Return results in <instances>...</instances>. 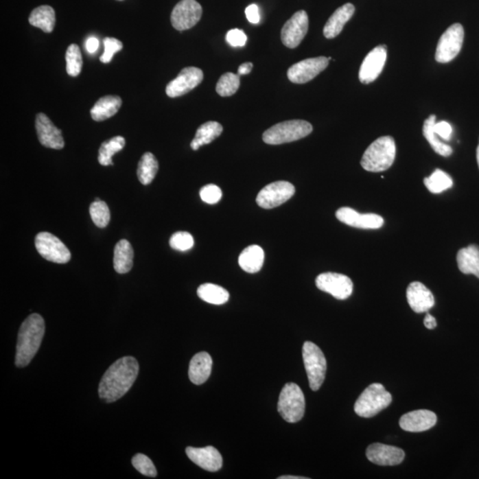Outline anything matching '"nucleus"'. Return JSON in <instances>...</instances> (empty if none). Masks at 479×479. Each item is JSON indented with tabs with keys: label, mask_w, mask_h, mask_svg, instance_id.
<instances>
[{
	"label": "nucleus",
	"mask_w": 479,
	"mask_h": 479,
	"mask_svg": "<svg viewBox=\"0 0 479 479\" xmlns=\"http://www.w3.org/2000/svg\"><path fill=\"white\" fill-rule=\"evenodd\" d=\"M336 217L340 222L360 229H378L384 226V218L377 214H360L353 209L342 207L336 211Z\"/></svg>",
	"instance_id": "17"
},
{
	"label": "nucleus",
	"mask_w": 479,
	"mask_h": 479,
	"mask_svg": "<svg viewBox=\"0 0 479 479\" xmlns=\"http://www.w3.org/2000/svg\"><path fill=\"white\" fill-rule=\"evenodd\" d=\"M90 215L93 223L100 229H104L110 221V211L105 202L95 201L90 206Z\"/></svg>",
	"instance_id": "38"
},
{
	"label": "nucleus",
	"mask_w": 479,
	"mask_h": 479,
	"mask_svg": "<svg viewBox=\"0 0 479 479\" xmlns=\"http://www.w3.org/2000/svg\"><path fill=\"white\" fill-rule=\"evenodd\" d=\"M424 326L428 329H434L436 327V320L432 315L427 314L423 320Z\"/></svg>",
	"instance_id": "48"
},
{
	"label": "nucleus",
	"mask_w": 479,
	"mask_h": 479,
	"mask_svg": "<svg viewBox=\"0 0 479 479\" xmlns=\"http://www.w3.org/2000/svg\"><path fill=\"white\" fill-rule=\"evenodd\" d=\"M124 145H126V139L121 136H117L103 142L99 150V163L103 166L113 165L112 156L122 150Z\"/></svg>",
	"instance_id": "34"
},
{
	"label": "nucleus",
	"mask_w": 479,
	"mask_h": 479,
	"mask_svg": "<svg viewBox=\"0 0 479 479\" xmlns=\"http://www.w3.org/2000/svg\"><path fill=\"white\" fill-rule=\"evenodd\" d=\"M312 132V124L307 121H285L266 130L263 135V141L268 145L290 143L306 137Z\"/></svg>",
	"instance_id": "5"
},
{
	"label": "nucleus",
	"mask_w": 479,
	"mask_h": 479,
	"mask_svg": "<svg viewBox=\"0 0 479 479\" xmlns=\"http://www.w3.org/2000/svg\"><path fill=\"white\" fill-rule=\"evenodd\" d=\"M66 71L71 77H78L83 67V59L80 47L78 45H69L66 51Z\"/></svg>",
	"instance_id": "37"
},
{
	"label": "nucleus",
	"mask_w": 479,
	"mask_h": 479,
	"mask_svg": "<svg viewBox=\"0 0 479 479\" xmlns=\"http://www.w3.org/2000/svg\"><path fill=\"white\" fill-rule=\"evenodd\" d=\"M202 15L201 5L196 0H181L172 10L171 22L174 29L183 32L196 25Z\"/></svg>",
	"instance_id": "12"
},
{
	"label": "nucleus",
	"mask_w": 479,
	"mask_h": 479,
	"mask_svg": "<svg viewBox=\"0 0 479 479\" xmlns=\"http://www.w3.org/2000/svg\"><path fill=\"white\" fill-rule=\"evenodd\" d=\"M309 19L307 13L301 10L293 14L286 23L284 24L281 32V41L285 47L291 48L298 47L303 39L307 34Z\"/></svg>",
	"instance_id": "14"
},
{
	"label": "nucleus",
	"mask_w": 479,
	"mask_h": 479,
	"mask_svg": "<svg viewBox=\"0 0 479 479\" xmlns=\"http://www.w3.org/2000/svg\"><path fill=\"white\" fill-rule=\"evenodd\" d=\"M86 48L88 53H95L99 48V40L95 36H91L88 38L86 43Z\"/></svg>",
	"instance_id": "46"
},
{
	"label": "nucleus",
	"mask_w": 479,
	"mask_h": 479,
	"mask_svg": "<svg viewBox=\"0 0 479 479\" xmlns=\"http://www.w3.org/2000/svg\"><path fill=\"white\" fill-rule=\"evenodd\" d=\"M307 478L304 477H296V476H281L279 477L278 479H306Z\"/></svg>",
	"instance_id": "49"
},
{
	"label": "nucleus",
	"mask_w": 479,
	"mask_h": 479,
	"mask_svg": "<svg viewBox=\"0 0 479 479\" xmlns=\"http://www.w3.org/2000/svg\"><path fill=\"white\" fill-rule=\"evenodd\" d=\"M253 63H251V62L242 63V65L241 66H240L238 68V75H242L250 74L251 71H253Z\"/></svg>",
	"instance_id": "47"
},
{
	"label": "nucleus",
	"mask_w": 479,
	"mask_h": 479,
	"mask_svg": "<svg viewBox=\"0 0 479 479\" xmlns=\"http://www.w3.org/2000/svg\"><path fill=\"white\" fill-rule=\"evenodd\" d=\"M436 415L432 411L415 410L402 415L399 420V426L408 432H423L433 428L436 425Z\"/></svg>",
	"instance_id": "21"
},
{
	"label": "nucleus",
	"mask_w": 479,
	"mask_h": 479,
	"mask_svg": "<svg viewBox=\"0 0 479 479\" xmlns=\"http://www.w3.org/2000/svg\"><path fill=\"white\" fill-rule=\"evenodd\" d=\"M222 132L223 127L220 123L210 121L202 124L196 131L195 139L191 142V148L198 150L202 145L210 144L215 139L220 137Z\"/></svg>",
	"instance_id": "29"
},
{
	"label": "nucleus",
	"mask_w": 479,
	"mask_h": 479,
	"mask_svg": "<svg viewBox=\"0 0 479 479\" xmlns=\"http://www.w3.org/2000/svg\"><path fill=\"white\" fill-rule=\"evenodd\" d=\"M248 22L253 24H257L260 22L259 8L256 4H251L245 9Z\"/></svg>",
	"instance_id": "45"
},
{
	"label": "nucleus",
	"mask_w": 479,
	"mask_h": 479,
	"mask_svg": "<svg viewBox=\"0 0 479 479\" xmlns=\"http://www.w3.org/2000/svg\"><path fill=\"white\" fill-rule=\"evenodd\" d=\"M35 245L38 253L48 261L66 264L71 260V251L59 238L50 233H39L36 236Z\"/></svg>",
	"instance_id": "9"
},
{
	"label": "nucleus",
	"mask_w": 479,
	"mask_h": 479,
	"mask_svg": "<svg viewBox=\"0 0 479 479\" xmlns=\"http://www.w3.org/2000/svg\"><path fill=\"white\" fill-rule=\"evenodd\" d=\"M247 36L244 30H230L226 36V40L233 47H242L247 43Z\"/></svg>",
	"instance_id": "43"
},
{
	"label": "nucleus",
	"mask_w": 479,
	"mask_h": 479,
	"mask_svg": "<svg viewBox=\"0 0 479 479\" xmlns=\"http://www.w3.org/2000/svg\"><path fill=\"white\" fill-rule=\"evenodd\" d=\"M132 465L142 475L147 477L156 478L157 471L152 460L147 456L142 454H137L132 460Z\"/></svg>",
	"instance_id": "39"
},
{
	"label": "nucleus",
	"mask_w": 479,
	"mask_h": 479,
	"mask_svg": "<svg viewBox=\"0 0 479 479\" xmlns=\"http://www.w3.org/2000/svg\"><path fill=\"white\" fill-rule=\"evenodd\" d=\"M240 84V75L233 73H225L218 81L216 91L221 97H229L237 92Z\"/></svg>",
	"instance_id": "36"
},
{
	"label": "nucleus",
	"mask_w": 479,
	"mask_h": 479,
	"mask_svg": "<svg viewBox=\"0 0 479 479\" xmlns=\"http://www.w3.org/2000/svg\"><path fill=\"white\" fill-rule=\"evenodd\" d=\"M305 399L301 388L298 384L288 383L284 385L278 401V412L288 423H298L304 417Z\"/></svg>",
	"instance_id": "6"
},
{
	"label": "nucleus",
	"mask_w": 479,
	"mask_h": 479,
	"mask_svg": "<svg viewBox=\"0 0 479 479\" xmlns=\"http://www.w3.org/2000/svg\"><path fill=\"white\" fill-rule=\"evenodd\" d=\"M303 360H304L309 385L314 392L319 390L325 380L327 360L319 347L310 341L303 345Z\"/></svg>",
	"instance_id": "7"
},
{
	"label": "nucleus",
	"mask_w": 479,
	"mask_h": 479,
	"mask_svg": "<svg viewBox=\"0 0 479 479\" xmlns=\"http://www.w3.org/2000/svg\"><path fill=\"white\" fill-rule=\"evenodd\" d=\"M212 359L208 353L202 351L196 354L191 360L189 375L193 384H205L211 374Z\"/></svg>",
	"instance_id": "24"
},
{
	"label": "nucleus",
	"mask_w": 479,
	"mask_h": 479,
	"mask_svg": "<svg viewBox=\"0 0 479 479\" xmlns=\"http://www.w3.org/2000/svg\"><path fill=\"white\" fill-rule=\"evenodd\" d=\"M424 185L430 193L441 194L453 187L452 178L441 170L436 169L430 177L424 178Z\"/></svg>",
	"instance_id": "35"
},
{
	"label": "nucleus",
	"mask_w": 479,
	"mask_h": 479,
	"mask_svg": "<svg viewBox=\"0 0 479 479\" xmlns=\"http://www.w3.org/2000/svg\"><path fill=\"white\" fill-rule=\"evenodd\" d=\"M329 62V60L324 56L303 60L290 67L288 71V78L294 84L307 83L325 71Z\"/></svg>",
	"instance_id": "13"
},
{
	"label": "nucleus",
	"mask_w": 479,
	"mask_h": 479,
	"mask_svg": "<svg viewBox=\"0 0 479 479\" xmlns=\"http://www.w3.org/2000/svg\"><path fill=\"white\" fill-rule=\"evenodd\" d=\"M139 363L135 358H121L109 366L99 385L100 398L111 403L128 393L139 374Z\"/></svg>",
	"instance_id": "1"
},
{
	"label": "nucleus",
	"mask_w": 479,
	"mask_h": 479,
	"mask_svg": "<svg viewBox=\"0 0 479 479\" xmlns=\"http://www.w3.org/2000/svg\"><path fill=\"white\" fill-rule=\"evenodd\" d=\"M36 130L39 141L44 147L54 150H62L65 148L62 131L54 126L47 115H36Z\"/></svg>",
	"instance_id": "18"
},
{
	"label": "nucleus",
	"mask_w": 479,
	"mask_h": 479,
	"mask_svg": "<svg viewBox=\"0 0 479 479\" xmlns=\"http://www.w3.org/2000/svg\"><path fill=\"white\" fill-rule=\"evenodd\" d=\"M477 161H478V168H479V144H478V148H477Z\"/></svg>",
	"instance_id": "50"
},
{
	"label": "nucleus",
	"mask_w": 479,
	"mask_h": 479,
	"mask_svg": "<svg viewBox=\"0 0 479 479\" xmlns=\"http://www.w3.org/2000/svg\"><path fill=\"white\" fill-rule=\"evenodd\" d=\"M434 131L439 138L443 139L445 141H450L452 135H453V128H452L451 124L445 121L435 123Z\"/></svg>",
	"instance_id": "44"
},
{
	"label": "nucleus",
	"mask_w": 479,
	"mask_h": 479,
	"mask_svg": "<svg viewBox=\"0 0 479 479\" xmlns=\"http://www.w3.org/2000/svg\"><path fill=\"white\" fill-rule=\"evenodd\" d=\"M186 453L194 463L205 471L215 472L222 468L223 458L220 452L211 445L202 448L189 447Z\"/></svg>",
	"instance_id": "20"
},
{
	"label": "nucleus",
	"mask_w": 479,
	"mask_h": 479,
	"mask_svg": "<svg viewBox=\"0 0 479 479\" xmlns=\"http://www.w3.org/2000/svg\"><path fill=\"white\" fill-rule=\"evenodd\" d=\"M409 306L417 314L428 312L435 305L434 296L428 288L419 281L409 284L407 289Z\"/></svg>",
	"instance_id": "22"
},
{
	"label": "nucleus",
	"mask_w": 479,
	"mask_h": 479,
	"mask_svg": "<svg viewBox=\"0 0 479 479\" xmlns=\"http://www.w3.org/2000/svg\"><path fill=\"white\" fill-rule=\"evenodd\" d=\"M436 123L435 115L430 116L428 119L424 121L423 133L424 138L429 142L430 147L433 148L436 154L442 156H450L453 154V150L450 145L443 143L439 139L438 135L434 131V124Z\"/></svg>",
	"instance_id": "31"
},
{
	"label": "nucleus",
	"mask_w": 479,
	"mask_h": 479,
	"mask_svg": "<svg viewBox=\"0 0 479 479\" xmlns=\"http://www.w3.org/2000/svg\"><path fill=\"white\" fill-rule=\"evenodd\" d=\"M366 458L375 465L396 466L405 459V452L399 447L381 443H375L366 448Z\"/></svg>",
	"instance_id": "19"
},
{
	"label": "nucleus",
	"mask_w": 479,
	"mask_h": 479,
	"mask_svg": "<svg viewBox=\"0 0 479 479\" xmlns=\"http://www.w3.org/2000/svg\"><path fill=\"white\" fill-rule=\"evenodd\" d=\"M122 106V100L119 96L107 95L102 97L91 109V116L97 122L108 119L116 115Z\"/></svg>",
	"instance_id": "26"
},
{
	"label": "nucleus",
	"mask_w": 479,
	"mask_h": 479,
	"mask_svg": "<svg viewBox=\"0 0 479 479\" xmlns=\"http://www.w3.org/2000/svg\"><path fill=\"white\" fill-rule=\"evenodd\" d=\"M103 44H104V54L100 58L103 63L110 62L114 54L123 49L122 42L117 38H106Z\"/></svg>",
	"instance_id": "41"
},
{
	"label": "nucleus",
	"mask_w": 479,
	"mask_h": 479,
	"mask_svg": "<svg viewBox=\"0 0 479 479\" xmlns=\"http://www.w3.org/2000/svg\"><path fill=\"white\" fill-rule=\"evenodd\" d=\"M457 265L465 274H473L479 279V246L471 244L458 251Z\"/></svg>",
	"instance_id": "25"
},
{
	"label": "nucleus",
	"mask_w": 479,
	"mask_h": 479,
	"mask_svg": "<svg viewBox=\"0 0 479 479\" xmlns=\"http://www.w3.org/2000/svg\"><path fill=\"white\" fill-rule=\"evenodd\" d=\"M133 250L127 240L118 242L114 251V268L118 274H126L133 265Z\"/></svg>",
	"instance_id": "28"
},
{
	"label": "nucleus",
	"mask_w": 479,
	"mask_h": 479,
	"mask_svg": "<svg viewBox=\"0 0 479 479\" xmlns=\"http://www.w3.org/2000/svg\"><path fill=\"white\" fill-rule=\"evenodd\" d=\"M395 157V141L390 136H384L377 139L366 148L360 165L368 172H384L392 167Z\"/></svg>",
	"instance_id": "3"
},
{
	"label": "nucleus",
	"mask_w": 479,
	"mask_h": 479,
	"mask_svg": "<svg viewBox=\"0 0 479 479\" xmlns=\"http://www.w3.org/2000/svg\"><path fill=\"white\" fill-rule=\"evenodd\" d=\"M197 295L209 304L220 305L226 304L229 299V291L216 284L205 283L197 290Z\"/></svg>",
	"instance_id": "32"
},
{
	"label": "nucleus",
	"mask_w": 479,
	"mask_h": 479,
	"mask_svg": "<svg viewBox=\"0 0 479 479\" xmlns=\"http://www.w3.org/2000/svg\"><path fill=\"white\" fill-rule=\"evenodd\" d=\"M387 59L386 45H379L369 51L360 66L359 78L363 84H371L383 71Z\"/></svg>",
	"instance_id": "16"
},
{
	"label": "nucleus",
	"mask_w": 479,
	"mask_h": 479,
	"mask_svg": "<svg viewBox=\"0 0 479 479\" xmlns=\"http://www.w3.org/2000/svg\"><path fill=\"white\" fill-rule=\"evenodd\" d=\"M465 30L462 24L454 23L443 33L436 47L435 59L439 63L450 62L462 49Z\"/></svg>",
	"instance_id": "8"
},
{
	"label": "nucleus",
	"mask_w": 479,
	"mask_h": 479,
	"mask_svg": "<svg viewBox=\"0 0 479 479\" xmlns=\"http://www.w3.org/2000/svg\"><path fill=\"white\" fill-rule=\"evenodd\" d=\"M159 167L156 156L152 153H145L139 160L137 170L138 178L141 183L150 184L156 177Z\"/></svg>",
	"instance_id": "33"
},
{
	"label": "nucleus",
	"mask_w": 479,
	"mask_h": 479,
	"mask_svg": "<svg viewBox=\"0 0 479 479\" xmlns=\"http://www.w3.org/2000/svg\"><path fill=\"white\" fill-rule=\"evenodd\" d=\"M119 1H122V0H119Z\"/></svg>",
	"instance_id": "51"
},
{
	"label": "nucleus",
	"mask_w": 479,
	"mask_h": 479,
	"mask_svg": "<svg viewBox=\"0 0 479 479\" xmlns=\"http://www.w3.org/2000/svg\"><path fill=\"white\" fill-rule=\"evenodd\" d=\"M45 320L40 315L33 314L23 321L18 333L15 365L18 368L28 366L38 353L45 335Z\"/></svg>",
	"instance_id": "2"
},
{
	"label": "nucleus",
	"mask_w": 479,
	"mask_h": 479,
	"mask_svg": "<svg viewBox=\"0 0 479 479\" xmlns=\"http://www.w3.org/2000/svg\"><path fill=\"white\" fill-rule=\"evenodd\" d=\"M265 253L257 245H250L240 255L238 262L241 268L248 274H256L261 270Z\"/></svg>",
	"instance_id": "27"
},
{
	"label": "nucleus",
	"mask_w": 479,
	"mask_h": 479,
	"mask_svg": "<svg viewBox=\"0 0 479 479\" xmlns=\"http://www.w3.org/2000/svg\"><path fill=\"white\" fill-rule=\"evenodd\" d=\"M393 401L392 394L383 384L374 383L362 393L354 405V411L360 417L371 418L387 408Z\"/></svg>",
	"instance_id": "4"
},
{
	"label": "nucleus",
	"mask_w": 479,
	"mask_h": 479,
	"mask_svg": "<svg viewBox=\"0 0 479 479\" xmlns=\"http://www.w3.org/2000/svg\"><path fill=\"white\" fill-rule=\"evenodd\" d=\"M29 22L32 26L41 29L44 32L50 33L53 32L56 25V12L50 5H41L32 12Z\"/></svg>",
	"instance_id": "30"
},
{
	"label": "nucleus",
	"mask_w": 479,
	"mask_h": 479,
	"mask_svg": "<svg viewBox=\"0 0 479 479\" xmlns=\"http://www.w3.org/2000/svg\"><path fill=\"white\" fill-rule=\"evenodd\" d=\"M354 13H355V8L351 3H347L336 9L335 13L330 16L326 25L324 26L323 34L325 38L332 39L340 34L345 24L350 21Z\"/></svg>",
	"instance_id": "23"
},
{
	"label": "nucleus",
	"mask_w": 479,
	"mask_h": 479,
	"mask_svg": "<svg viewBox=\"0 0 479 479\" xmlns=\"http://www.w3.org/2000/svg\"><path fill=\"white\" fill-rule=\"evenodd\" d=\"M295 187L288 181H276L260 190L256 202L263 209L276 208L283 205L295 194Z\"/></svg>",
	"instance_id": "10"
},
{
	"label": "nucleus",
	"mask_w": 479,
	"mask_h": 479,
	"mask_svg": "<svg viewBox=\"0 0 479 479\" xmlns=\"http://www.w3.org/2000/svg\"><path fill=\"white\" fill-rule=\"evenodd\" d=\"M195 244L193 236L187 232H177L172 235L170 239V245L174 250L178 251H187L191 250Z\"/></svg>",
	"instance_id": "40"
},
{
	"label": "nucleus",
	"mask_w": 479,
	"mask_h": 479,
	"mask_svg": "<svg viewBox=\"0 0 479 479\" xmlns=\"http://www.w3.org/2000/svg\"><path fill=\"white\" fill-rule=\"evenodd\" d=\"M204 80V72L196 67H187L182 69L175 80L170 82L166 86V95L176 98L195 89Z\"/></svg>",
	"instance_id": "15"
},
{
	"label": "nucleus",
	"mask_w": 479,
	"mask_h": 479,
	"mask_svg": "<svg viewBox=\"0 0 479 479\" xmlns=\"http://www.w3.org/2000/svg\"><path fill=\"white\" fill-rule=\"evenodd\" d=\"M318 289L329 293L339 300L350 298L353 291V283L347 275L336 272H324L315 281Z\"/></svg>",
	"instance_id": "11"
},
{
	"label": "nucleus",
	"mask_w": 479,
	"mask_h": 479,
	"mask_svg": "<svg viewBox=\"0 0 479 479\" xmlns=\"http://www.w3.org/2000/svg\"><path fill=\"white\" fill-rule=\"evenodd\" d=\"M200 196L206 204L215 205L220 201L222 191L216 185L210 184L202 187L200 191Z\"/></svg>",
	"instance_id": "42"
}]
</instances>
